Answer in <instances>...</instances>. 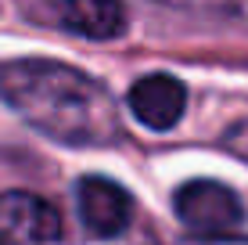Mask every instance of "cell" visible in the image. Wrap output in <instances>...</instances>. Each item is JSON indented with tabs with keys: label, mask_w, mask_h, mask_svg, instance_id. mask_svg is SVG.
I'll use <instances>...</instances> for the list:
<instances>
[{
	"label": "cell",
	"mask_w": 248,
	"mask_h": 245,
	"mask_svg": "<svg viewBox=\"0 0 248 245\" xmlns=\"http://www.w3.org/2000/svg\"><path fill=\"white\" fill-rule=\"evenodd\" d=\"M0 245H62V213L32 191H4Z\"/></svg>",
	"instance_id": "5"
},
{
	"label": "cell",
	"mask_w": 248,
	"mask_h": 245,
	"mask_svg": "<svg viewBox=\"0 0 248 245\" xmlns=\"http://www.w3.org/2000/svg\"><path fill=\"white\" fill-rule=\"evenodd\" d=\"M187 108V90L180 80L166 72L144 76L133 83L130 90V112L137 115V123H144L148 130H169V126L180 123Z\"/></svg>",
	"instance_id": "6"
},
{
	"label": "cell",
	"mask_w": 248,
	"mask_h": 245,
	"mask_svg": "<svg viewBox=\"0 0 248 245\" xmlns=\"http://www.w3.org/2000/svg\"><path fill=\"white\" fill-rule=\"evenodd\" d=\"M205 245H248V242H227V238H219V242H205Z\"/></svg>",
	"instance_id": "8"
},
{
	"label": "cell",
	"mask_w": 248,
	"mask_h": 245,
	"mask_svg": "<svg viewBox=\"0 0 248 245\" xmlns=\"http://www.w3.org/2000/svg\"><path fill=\"white\" fill-rule=\"evenodd\" d=\"M0 101L58 145L101 148L123 137V115L101 80L47 58L0 65Z\"/></svg>",
	"instance_id": "1"
},
{
	"label": "cell",
	"mask_w": 248,
	"mask_h": 245,
	"mask_svg": "<svg viewBox=\"0 0 248 245\" xmlns=\"http://www.w3.org/2000/svg\"><path fill=\"white\" fill-rule=\"evenodd\" d=\"M32 22L54 25L83 40H115L126 33L123 0H22Z\"/></svg>",
	"instance_id": "3"
},
{
	"label": "cell",
	"mask_w": 248,
	"mask_h": 245,
	"mask_svg": "<svg viewBox=\"0 0 248 245\" xmlns=\"http://www.w3.org/2000/svg\"><path fill=\"white\" fill-rule=\"evenodd\" d=\"M76 213L93 242H115L133 231V198L108 177H83L76 184Z\"/></svg>",
	"instance_id": "4"
},
{
	"label": "cell",
	"mask_w": 248,
	"mask_h": 245,
	"mask_svg": "<svg viewBox=\"0 0 248 245\" xmlns=\"http://www.w3.org/2000/svg\"><path fill=\"white\" fill-rule=\"evenodd\" d=\"M176 216L191 234L205 242H219L245 224V206L219 180H187L176 191Z\"/></svg>",
	"instance_id": "2"
},
{
	"label": "cell",
	"mask_w": 248,
	"mask_h": 245,
	"mask_svg": "<svg viewBox=\"0 0 248 245\" xmlns=\"http://www.w3.org/2000/svg\"><path fill=\"white\" fill-rule=\"evenodd\" d=\"M97 245H155V242L144 231H130V234H123V238H115V242H97Z\"/></svg>",
	"instance_id": "7"
}]
</instances>
